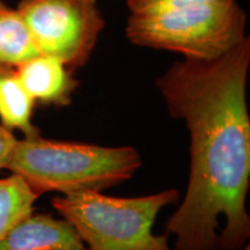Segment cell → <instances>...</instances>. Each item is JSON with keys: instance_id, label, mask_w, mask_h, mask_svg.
Wrapping results in <instances>:
<instances>
[{"instance_id": "cell-1", "label": "cell", "mask_w": 250, "mask_h": 250, "mask_svg": "<svg viewBox=\"0 0 250 250\" xmlns=\"http://www.w3.org/2000/svg\"><path fill=\"white\" fill-rule=\"evenodd\" d=\"M250 39L217 58H184L155 81L171 117L190 133V176L166 234L174 250H241L250 237L247 77Z\"/></svg>"}, {"instance_id": "cell-2", "label": "cell", "mask_w": 250, "mask_h": 250, "mask_svg": "<svg viewBox=\"0 0 250 250\" xmlns=\"http://www.w3.org/2000/svg\"><path fill=\"white\" fill-rule=\"evenodd\" d=\"M142 166L133 147H104L59 142L40 134L17 140L7 168L24 180L37 196H62L103 190L130 180Z\"/></svg>"}, {"instance_id": "cell-3", "label": "cell", "mask_w": 250, "mask_h": 250, "mask_svg": "<svg viewBox=\"0 0 250 250\" xmlns=\"http://www.w3.org/2000/svg\"><path fill=\"white\" fill-rule=\"evenodd\" d=\"M179 199L175 189L127 198L86 191L55 198L52 206L76 228L83 250H174L169 235H155L153 226L161 208Z\"/></svg>"}, {"instance_id": "cell-4", "label": "cell", "mask_w": 250, "mask_h": 250, "mask_svg": "<svg viewBox=\"0 0 250 250\" xmlns=\"http://www.w3.org/2000/svg\"><path fill=\"white\" fill-rule=\"evenodd\" d=\"M246 28L245 9L228 0L131 14L125 35L133 45L208 61L241 43Z\"/></svg>"}, {"instance_id": "cell-5", "label": "cell", "mask_w": 250, "mask_h": 250, "mask_svg": "<svg viewBox=\"0 0 250 250\" xmlns=\"http://www.w3.org/2000/svg\"><path fill=\"white\" fill-rule=\"evenodd\" d=\"M17 9L40 54L73 72L89 62L105 27L98 0H20Z\"/></svg>"}, {"instance_id": "cell-6", "label": "cell", "mask_w": 250, "mask_h": 250, "mask_svg": "<svg viewBox=\"0 0 250 250\" xmlns=\"http://www.w3.org/2000/svg\"><path fill=\"white\" fill-rule=\"evenodd\" d=\"M24 89L36 102L66 107L79 87V80L64 62L55 57L39 55L15 66Z\"/></svg>"}, {"instance_id": "cell-7", "label": "cell", "mask_w": 250, "mask_h": 250, "mask_svg": "<svg viewBox=\"0 0 250 250\" xmlns=\"http://www.w3.org/2000/svg\"><path fill=\"white\" fill-rule=\"evenodd\" d=\"M79 234L66 219L29 214L0 241V250H83Z\"/></svg>"}, {"instance_id": "cell-8", "label": "cell", "mask_w": 250, "mask_h": 250, "mask_svg": "<svg viewBox=\"0 0 250 250\" xmlns=\"http://www.w3.org/2000/svg\"><path fill=\"white\" fill-rule=\"evenodd\" d=\"M35 101L24 89L15 67L0 65V121L8 130H20L26 137L39 134L33 118Z\"/></svg>"}, {"instance_id": "cell-9", "label": "cell", "mask_w": 250, "mask_h": 250, "mask_svg": "<svg viewBox=\"0 0 250 250\" xmlns=\"http://www.w3.org/2000/svg\"><path fill=\"white\" fill-rule=\"evenodd\" d=\"M41 55L17 7L0 0V65L15 67Z\"/></svg>"}, {"instance_id": "cell-10", "label": "cell", "mask_w": 250, "mask_h": 250, "mask_svg": "<svg viewBox=\"0 0 250 250\" xmlns=\"http://www.w3.org/2000/svg\"><path fill=\"white\" fill-rule=\"evenodd\" d=\"M37 197L18 175L0 180V241L18 221L33 212Z\"/></svg>"}, {"instance_id": "cell-11", "label": "cell", "mask_w": 250, "mask_h": 250, "mask_svg": "<svg viewBox=\"0 0 250 250\" xmlns=\"http://www.w3.org/2000/svg\"><path fill=\"white\" fill-rule=\"evenodd\" d=\"M218 1H228V0H125L131 14L152 13V12L162 11V9Z\"/></svg>"}, {"instance_id": "cell-12", "label": "cell", "mask_w": 250, "mask_h": 250, "mask_svg": "<svg viewBox=\"0 0 250 250\" xmlns=\"http://www.w3.org/2000/svg\"><path fill=\"white\" fill-rule=\"evenodd\" d=\"M17 140L11 130L6 129L4 125H0V169L7 168L8 160Z\"/></svg>"}, {"instance_id": "cell-13", "label": "cell", "mask_w": 250, "mask_h": 250, "mask_svg": "<svg viewBox=\"0 0 250 250\" xmlns=\"http://www.w3.org/2000/svg\"><path fill=\"white\" fill-rule=\"evenodd\" d=\"M241 250H250V247H249L248 243H247V245H246L245 247H243V248H242Z\"/></svg>"}]
</instances>
